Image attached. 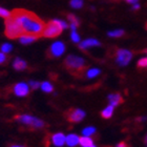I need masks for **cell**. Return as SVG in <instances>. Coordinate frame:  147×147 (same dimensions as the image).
I'll use <instances>...</instances> for the list:
<instances>
[{
  "label": "cell",
  "instance_id": "6da1fadb",
  "mask_svg": "<svg viewBox=\"0 0 147 147\" xmlns=\"http://www.w3.org/2000/svg\"><path fill=\"white\" fill-rule=\"evenodd\" d=\"M12 16L20 25L23 34H32L36 36L42 34L45 24L33 13L23 9H16L12 13Z\"/></svg>",
  "mask_w": 147,
  "mask_h": 147
},
{
  "label": "cell",
  "instance_id": "7a4b0ae2",
  "mask_svg": "<svg viewBox=\"0 0 147 147\" xmlns=\"http://www.w3.org/2000/svg\"><path fill=\"white\" fill-rule=\"evenodd\" d=\"M23 34L20 25L18 24V22L16 21L15 18L12 15L9 16V18H6L5 20V35L11 39H16L19 36H21Z\"/></svg>",
  "mask_w": 147,
  "mask_h": 147
},
{
  "label": "cell",
  "instance_id": "3957f363",
  "mask_svg": "<svg viewBox=\"0 0 147 147\" xmlns=\"http://www.w3.org/2000/svg\"><path fill=\"white\" fill-rule=\"evenodd\" d=\"M62 28L57 22V19H54L51 22H49L46 25H44V28L42 31V36L45 38H56L62 33Z\"/></svg>",
  "mask_w": 147,
  "mask_h": 147
},
{
  "label": "cell",
  "instance_id": "277c9868",
  "mask_svg": "<svg viewBox=\"0 0 147 147\" xmlns=\"http://www.w3.org/2000/svg\"><path fill=\"white\" fill-rule=\"evenodd\" d=\"M16 120L19 123H21V124L31 126V127H34V128H42L43 126L45 125L42 120L31 116V115H21V116L17 117Z\"/></svg>",
  "mask_w": 147,
  "mask_h": 147
},
{
  "label": "cell",
  "instance_id": "5b68a950",
  "mask_svg": "<svg viewBox=\"0 0 147 147\" xmlns=\"http://www.w3.org/2000/svg\"><path fill=\"white\" fill-rule=\"evenodd\" d=\"M65 64L69 69L73 71H81L85 66V60L78 56L69 55L65 60Z\"/></svg>",
  "mask_w": 147,
  "mask_h": 147
},
{
  "label": "cell",
  "instance_id": "8992f818",
  "mask_svg": "<svg viewBox=\"0 0 147 147\" xmlns=\"http://www.w3.org/2000/svg\"><path fill=\"white\" fill-rule=\"evenodd\" d=\"M132 58V53L127 49H118L116 53V62L121 66H126Z\"/></svg>",
  "mask_w": 147,
  "mask_h": 147
},
{
  "label": "cell",
  "instance_id": "52a82bcc",
  "mask_svg": "<svg viewBox=\"0 0 147 147\" xmlns=\"http://www.w3.org/2000/svg\"><path fill=\"white\" fill-rule=\"evenodd\" d=\"M65 52V44L61 41H56L49 47V54L53 57H60Z\"/></svg>",
  "mask_w": 147,
  "mask_h": 147
},
{
  "label": "cell",
  "instance_id": "ba28073f",
  "mask_svg": "<svg viewBox=\"0 0 147 147\" xmlns=\"http://www.w3.org/2000/svg\"><path fill=\"white\" fill-rule=\"evenodd\" d=\"M13 92L17 97H20V98H23V97H26L30 92V86H28V83L25 82H20L17 83L14 88H13Z\"/></svg>",
  "mask_w": 147,
  "mask_h": 147
},
{
  "label": "cell",
  "instance_id": "9c48e42d",
  "mask_svg": "<svg viewBox=\"0 0 147 147\" xmlns=\"http://www.w3.org/2000/svg\"><path fill=\"white\" fill-rule=\"evenodd\" d=\"M85 117V113L83 111L82 109H79V108H76V109H73L68 115V120L71 122H80L82 121Z\"/></svg>",
  "mask_w": 147,
  "mask_h": 147
},
{
  "label": "cell",
  "instance_id": "30bf717a",
  "mask_svg": "<svg viewBox=\"0 0 147 147\" xmlns=\"http://www.w3.org/2000/svg\"><path fill=\"white\" fill-rule=\"evenodd\" d=\"M18 39H19V42L21 43V44L28 45V44H31V43L35 42L38 39V36L32 34H22L21 36L18 37Z\"/></svg>",
  "mask_w": 147,
  "mask_h": 147
},
{
  "label": "cell",
  "instance_id": "8fae6325",
  "mask_svg": "<svg viewBox=\"0 0 147 147\" xmlns=\"http://www.w3.org/2000/svg\"><path fill=\"white\" fill-rule=\"evenodd\" d=\"M52 143L57 147H61L65 144V136L62 132H57L52 136Z\"/></svg>",
  "mask_w": 147,
  "mask_h": 147
},
{
  "label": "cell",
  "instance_id": "7c38bea8",
  "mask_svg": "<svg viewBox=\"0 0 147 147\" xmlns=\"http://www.w3.org/2000/svg\"><path fill=\"white\" fill-rule=\"evenodd\" d=\"M100 45H101V43L99 42L97 39H92V38L84 40V41H82L79 44L81 49H90V47H94V46H100Z\"/></svg>",
  "mask_w": 147,
  "mask_h": 147
},
{
  "label": "cell",
  "instance_id": "4fadbf2b",
  "mask_svg": "<svg viewBox=\"0 0 147 147\" xmlns=\"http://www.w3.org/2000/svg\"><path fill=\"white\" fill-rule=\"evenodd\" d=\"M79 140L80 138L75 134H71L65 137V144L69 147H75L79 144Z\"/></svg>",
  "mask_w": 147,
  "mask_h": 147
},
{
  "label": "cell",
  "instance_id": "5bb4252c",
  "mask_svg": "<svg viewBox=\"0 0 147 147\" xmlns=\"http://www.w3.org/2000/svg\"><path fill=\"white\" fill-rule=\"evenodd\" d=\"M108 101H109L110 105H113L115 107V106H118L119 104L122 103L123 99L122 96L119 95V94H111V95L108 96Z\"/></svg>",
  "mask_w": 147,
  "mask_h": 147
},
{
  "label": "cell",
  "instance_id": "9a60e30c",
  "mask_svg": "<svg viewBox=\"0 0 147 147\" xmlns=\"http://www.w3.org/2000/svg\"><path fill=\"white\" fill-rule=\"evenodd\" d=\"M26 62L21 58H16L13 62V67L15 68L16 71H24L26 68Z\"/></svg>",
  "mask_w": 147,
  "mask_h": 147
},
{
  "label": "cell",
  "instance_id": "2e32d148",
  "mask_svg": "<svg viewBox=\"0 0 147 147\" xmlns=\"http://www.w3.org/2000/svg\"><path fill=\"white\" fill-rule=\"evenodd\" d=\"M67 19H68V21H69V23H71V24H69V28H71V31H76L77 28H78L80 24V20L77 18L74 14H68Z\"/></svg>",
  "mask_w": 147,
  "mask_h": 147
},
{
  "label": "cell",
  "instance_id": "e0dca14e",
  "mask_svg": "<svg viewBox=\"0 0 147 147\" xmlns=\"http://www.w3.org/2000/svg\"><path fill=\"white\" fill-rule=\"evenodd\" d=\"M79 144L81 145L82 147L90 146V145L94 144V140H92L90 137H86V136H83L82 138H80Z\"/></svg>",
  "mask_w": 147,
  "mask_h": 147
},
{
  "label": "cell",
  "instance_id": "ac0fdd59",
  "mask_svg": "<svg viewBox=\"0 0 147 147\" xmlns=\"http://www.w3.org/2000/svg\"><path fill=\"white\" fill-rule=\"evenodd\" d=\"M113 113V105H108L105 109L102 110L101 116L103 117L104 119H109V118H111Z\"/></svg>",
  "mask_w": 147,
  "mask_h": 147
},
{
  "label": "cell",
  "instance_id": "d6986e66",
  "mask_svg": "<svg viewBox=\"0 0 147 147\" xmlns=\"http://www.w3.org/2000/svg\"><path fill=\"white\" fill-rule=\"evenodd\" d=\"M40 88L42 89L44 92H52L54 90V86L49 81H44V82L40 83Z\"/></svg>",
  "mask_w": 147,
  "mask_h": 147
},
{
  "label": "cell",
  "instance_id": "ffe728a7",
  "mask_svg": "<svg viewBox=\"0 0 147 147\" xmlns=\"http://www.w3.org/2000/svg\"><path fill=\"white\" fill-rule=\"evenodd\" d=\"M100 73H101V71L98 69V68H90V69H88V71H86V77L88 79H92V78L99 76Z\"/></svg>",
  "mask_w": 147,
  "mask_h": 147
},
{
  "label": "cell",
  "instance_id": "44dd1931",
  "mask_svg": "<svg viewBox=\"0 0 147 147\" xmlns=\"http://www.w3.org/2000/svg\"><path fill=\"white\" fill-rule=\"evenodd\" d=\"M0 49H1V52L3 54H9V53L12 52L13 45L11 43H3L2 45H1V47H0Z\"/></svg>",
  "mask_w": 147,
  "mask_h": 147
},
{
  "label": "cell",
  "instance_id": "7402d4cb",
  "mask_svg": "<svg viewBox=\"0 0 147 147\" xmlns=\"http://www.w3.org/2000/svg\"><path fill=\"white\" fill-rule=\"evenodd\" d=\"M96 128L95 127H86L82 130L83 136H86V137H90V136L95 135Z\"/></svg>",
  "mask_w": 147,
  "mask_h": 147
},
{
  "label": "cell",
  "instance_id": "603a6c76",
  "mask_svg": "<svg viewBox=\"0 0 147 147\" xmlns=\"http://www.w3.org/2000/svg\"><path fill=\"white\" fill-rule=\"evenodd\" d=\"M71 6L73 9H81L83 6V0H71Z\"/></svg>",
  "mask_w": 147,
  "mask_h": 147
},
{
  "label": "cell",
  "instance_id": "cb8c5ba5",
  "mask_svg": "<svg viewBox=\"0 0 147 147\" xmlns=\"http://www.w3.org/2000/svg\"><path fill=\"white\" fill-rule=\"evenodd\" d=\"M12 15V13L9 12V11H7L6 9H4V7H1L0 6V17H2V18H9V16Z\"/></svg>",
  "mask_w": 147,
  "mask_h": 147
},
{
  "label": "cell",
  "instance_id": "d4e9b609",
  "mask_svg": "<svg viewBox=\"0 0 147 147\" xmlns=\"http://www.w3.org/2000/svg\"><path fill=\"white\" fill-rule=\"evenodd\" d=\"M123 35H124V31L123 30H117V31H113L108 33V36L109 37H116V38L123 36Z\"/></svg>",
  "mask_w": 147,
  "mask_h": 147
},
{
  "label": "cell",
  "instance_id": "484cf974",
  "mask_svg": "<svg viewBox=\"0 0 147 147\" xmlns=\"http://www.w3.org/2000/svg\"><path fill=\"white\" fill-rule=\"evenodd\" d=\"M71 38L75 43H79L80 42V36L76 31H71Z\"/></svg>",
  "mask_w": 147,
  "mask_h": 147
},
{
  "label": "cell",
  "instance_id": "4316f807",
  "mask_svg": "<svg viewBox=\"0 0 147 147\" xmlns=\"http://www.w3.org/2000/svg\"><path fill=\"white\" fill-rule=\"evenodd\" d=\"M138 66L139 67H147V57H144V58L139 60Z\"/></svg>",
  "mask_w": 147,
  "mask_h": 147
},
{
  "label": "cell",
  "instance_id": "83f0119b",
  "mask_svg": "<svg viewBox=\"0 0 147 147\" xmlns=\"http://www.w3.org/2000/svg\"><path fill=\"white\" fill-rule=\"evenodd\" d=\"M28 86L33 89H36V88H38V87H40V83L37 82V81H33V80H31V81L28 82Z\"/></svg>",
  "mask_w": 147,
  "mask_h": 147
},
{
  "label": "cell",
  "instance_id": "f1b7e54d",
  "mask_svg": "<svg viewBox=\"0 0 147 147\" xmlns=\"http://www.w3.org/2000/svg\"><path fill=\"white\" fill-rule=\"evenodd\" d=\"M6 59H7V57H6L5 54H3L2 52H0V64H3V63L6 61Z\"/></svg>",
  "mask_w": 147,
  "mask_h": 147
},
{
  "label": "cell",
  "instance_id": "f546056e",
  "mask_svg": "<svg viewBox=\"0 0 147 147\" xmlns=\"http://www.w3.org/2000/svg\"><path fill=\"white\" fill-rule=\"evenodd\" d=\"M116 147H127V145H126V143H124V142H121V143H119Z\"/></svg>",
  "mask_w": 147,
  "mask_h": 147
},
{
  "label": "cell",
  "instance_id": "4dcf8cb0",
  "mask_svg": "<svg viewBox=\"0 0 147 147\" xmlns=\"http://www.w3.org/2000/svg\"><path fill=\"white\" fill-rule=\"evenodd\" d=\"M140 9V5H139L138 3H135L134 6H132V9Z\"/></svg>",
  "mask_w": 147,
  "mask_h": 147
},
{
  "label": "cell",
  "instance_id": "1f68e13d",
  "mask_svg": "<svg viewBox=\"0 0 147 147\" xmlns=\"http://www.w3.org/2000/svg\"><path fill=\"white\" fill-rule=\"evenodd\" d=\"M127 2H129V3H132V4H135V3H137L139 1V0H126Z\"/></svg>",
  "mask_w": 147,
  "mask_h": 147
},
{
  "label": "cell",
  "instance_id": "d6a6232c",
  "mask_svg": "<svg viewBox=\"0 0 147 147\" xmlns=\"http://www.w3.org/2000/svg\"><path fill=\"white\" fill-rule=\"evenodd\" d=\"M144 144L147 146V135L145 136V138H144Z\"/></svg>",
  "mask_w": 147,
  "mask_h": 147
},
{
  "label": "cell",
  "instance_id": "836d02e7",
  "mask_svg": "<svg viewBox=\"0 0 147 147\" xmlns=\"http://www.w3.org/2000/svg\"><path fill=\"white\" fill-rule=\"evenodd\" d=\"M11 147H23V146H21V145H12Z\"/></svg>",
  "mask_w": 147,
  "mask_h": 147
},
{
  "label": "cell",
  "instance_id": "e575fe53",
  "mask_svg": "<svg viewBox=\"0 0 147 147\" xmlns=\"http://www.w3.org/2000/svg\"><path fill=\"white\" fill-rule=\"evenodd\" d=\"M86 147H96V146L94 144H92V145H90V146H86Z\"/></svg>",
  "mask_w": 147,
  "mask_h": 147
},
{
  "label": "cell",
  "instance_id": "d590c367",
  "mask_svg": "<svg viewBox=\"0 0 147 147\" xmlns=\"http://www.w3.org/2000/svg\"><path fill=\"white\" fill-rule=\"evenodd\" d=\"M145 53H146V54H147V49H146V51H145Z\"/></svg>",
  "mask_w": 147,
  "mask_h": 147
},
{
  "label": "cell",
  "instance_id": "8d00e7d4",
  "mask_svg": "<svg viewBox=\"0 0 147 147\" xmlns=\"http://www.w3.org/2000/svg\"><path fill=\"white\" fill-rule=\"evenodd\" d=\"M146 28H147V25H146Z\"/></svg>",
  "mask_w": 147,
  "mask_h": 147
}]
</instances>
